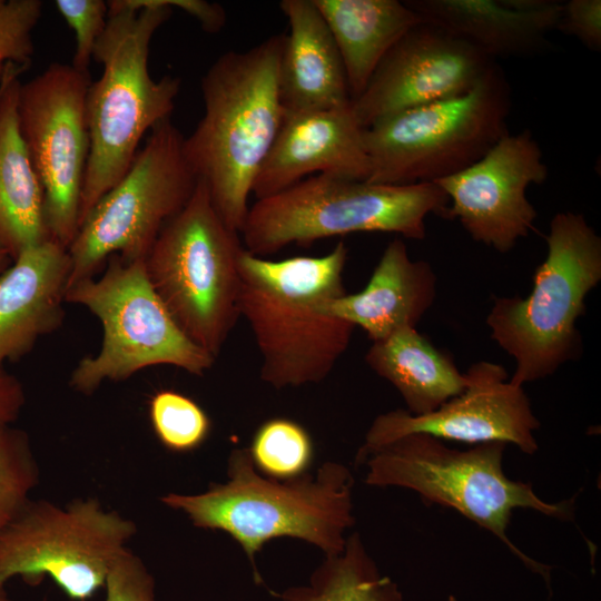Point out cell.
I'll return each mask as SVG.
<instances>
[{
	"mask_svg": "<svg viewBox=\"0 0 601 601\" xmlns=\"http://www.w3.org/2000/svg\"><path fill=\"white\" fill-rule=\"evenodd\" d=\"M348 248L323 256L270 260L245 248L239 256V316L252 329L264 383L280 390L328 377L349 346L354 326L321 309L346 294Z\"/></svg>",
	"mask_w": 601,
	"mask_h": 601,
	"instance_id": "obj_1",
	"label": "cell"
},
{
	"mask_svg": "<svg viewBox=\"0 0 601 601\" xmlns=\"http://www.w3.org/2000/svg\"><path fill=\"white\" fill-rule=\"evenodd\" d=\"M353 485L351 470L339 462L326 461L314 474L282 480L260 473L249 449H234L226 482L210 483L203 493H168L160 500L184 512L195 526L229 534L262 584L256 556L272 539H298L325 556L343 551L346 532L355 523Z\"/></svg>",
	"mask_w": 601,
	"mask_h": 601,
	"instance_id": "obj_2",
	"label": "cell"
},
{
	"mask_svg": "<svg viewBox=\"0 0 601 601\" xmlns=\"http://www.w3.org/2000/svg\"><path fill=\"white\" fill-rule=\"evenodd\" d=\"M285 33L218 57L201 79L205 112L185 138L186 157L211 201L240 233L254 180L279 131V60Z\"/></svg>",
	"mask_w": 601,
	"mask_h": 601,
	"instance_id": "obj_3",
	"label": "cell"
},
{
	"mask_svg": "<svg viewBox=\"0 0 601 601\" xmlns=\"http://www.w3.org/2000/svg\"><path fill=\"white\" fill-rule=\"evenodd\" d=\"M107 3V26L92 56L102 66V73L87 92L90 152L79 226L129 169L145 135L170 119L180 89L178 77L165 75L155 80L148 67L151 39L173 8L166 0Z\"/></svg>",
	"mask_w": 601,
	"mask_h": 601,
	"instance_id": "obj_4",
	"label": "cell"
},
{
	"mask_svg": "<svg viewBox=\"0 0 601 601\" xmlns=\"http://www.w3.org/2000/svg\"><path fill=\"white\" fill-rule=\"evenodd\" d=\"M548 254L522 298L496 297L486 317L491 338L515 361L510 378L523 386L552 375L581 345L577 321L601 280V238L581 214H555Z\"/></svg>",
	"mask_w": 601,
	"mask_h": 601,
	"instance_id": "obj_5",
	"label": "cell"
},
{
	"mask_svg": "<svg viewBox=\"0 0 601 601\" xmlns=\"http://www.w3.org/2000/svg\"><path fill=\"white\" fill-rule=\"evenodd\" d=\"M506 444L487 442L462 451L425 433L404 435L372 452L363 462L371 486L408 489L427 502L456 510L500 539L549 587L550 568L521 552L506 529L516 509H530L560 520L573 519V500L546 502L530 483L503 471Z\"/></svg>",
	"mask_w": 601,
	"mask_h": 601,
	"instance_id": "obj_6",
	"label": "cell"
},
{
	"mask_svg": "<svg viewBox=\"0 0 601 601\" xmlns=\"http://www.w3.org/2000/svg\"><path fill=\"white\" fill-rule=\"evenodd\" d=\"M447 206L435 183L385 185L314 175L257 199L239 234L244 248L260 257L352 233L423 239L427 215L444 216Z\"/></svg>",
	"mask_w": 601,
	"mask_h": 601,
	"instance_id": "obj_7",
	"label": "cell"
},
{
	"mask_svg": "<svg viewBox=\"0 0 601 601\" xmlns=\"http://www.w3.org/2000/svg\"><path fill=\"white\" fill-rule=\"evenodd\" d=\"M244 246L217 213L198 179L184 206L161 229L145 267L175 322L215 358L239 316L238 262Z\"/></svg>",
	"mask_w": 601,
	"mask_h": 601,
	"instance_id": "obj_8",
	"label": "cell"
},
{
	"mask_svg": "<svg viewBox=\"0 0 601 601\" xmlns=\"http://www.w3.org/2000/svg\"><path fill=\"white\" fill-rule=\"evenodd\" d=\"M510 108L509 82L494 62L467 92L378 120L364 129L366 181L435 183L465 169L509 134Z\"/></svg>",
	"mask_w": 601,
	"mask_h": 601,
	"instance_id": "obj_9",
	"label": "cell"
},
{
	"mask_svg": "<svg viewBox=\"0 0 601 601\" xmlns=\"http://www.w3.org/2000/svg\"><path fill=\"white\" fill-rule=\"evenodd\" d=\"M66 303L86 307L102 328L100 349L81 358L70 375L69 384L79 393L90 395L105 381L121 382L156 365L203 376L216 361L175 322L142 259L110 256L99 278H85L68 287Z\"/></svg>",
	"mask_w": 601,
	"mask_h": 601,
	"instance_id": "obj_10",
	"label": "cell"
},
{
	"mask_svg": "<svg viewBox=\"0 0 601 601\" xmlns=\"http://www.w3.org/2000/svg\"><path fill=\"white\" fill-rule=\"evenodd\" d=\"M185 137L167 119L149 132L122 178L82 219L68 248L69 285L95 277L108 258L145 260L164 226L191 197L198 178Z\"/></svg>",
	"mask_w": 601,
	"mask_h": 601,
	"instance_id": "obj_11",
	"label": "cell"
},
{
	"mask_svg": "<svg viewBox=\"0 0 601 601\" xmlns=\"http://www.w3.org/2000/svg\"><path fill=\"white\" fill-rule=\"evenodd\" d=\"M136 532L131 520L92 497L65 506L30 500L0 531V585L16 575L28 583L48 575L72 601H88Z\"/></svg>",
	"mask_w": 601,
	"mask_h": 601,
	"instance_id": "obj_12",
	"label": "cell"
},
{
	"mask_svg": "<svg viewBox=\"0 0 601 601\" xmlns=\"http://www.w3.org/2000/svg\"><path fill=\"white\" fill-rule=\"evenodd\" d=\"M88 71L55 62L20 83L18 121L45 191L49 238L69 248L79 229L81 191L90 152Z\"/></svg>",
	"mask_w": 601,
	"mask_h": 601,
	"instance_id": "obj_13",
	"label": "cell"
},
{
	"mask_svg": "<svg viewBox=\"0 0 601 601\" xmlns=\"http://www.w3.org/2000/svg\"><path fill=\"white\" fill-rule=\"evenodd\" d=\"M465 375L464 391L433 412L414 415L397 408L376 416L357 451L356 464H363L372 452L411 433L475 445L511 443L525 454H534L538 450L534 432L540 422L523 386L508 381L502 365L487 361L474 363Z\"/></svg>",
	"mask_w": 601,
	"mask_h": 601,
	"instance_id": "obj_14",
	"label": "cell"
},
{
	"mask_svg": "<svg viewBox=\"0 0 601 601\" xmlns=\"http://www.w3.org/2000/svg\"><path fill=\"white\" fill-rule=\"evenodd\" d=\"M548 175L532 132H509L479 160L435 181L449 198L443 217L457 219L473 240L506 253L533 229L538 213L526 190Z\"/></svg>",
	"mask_w": 601,
	"mask_h": 601,
	"instance_id": "obj_15",
	"label": "cell"
},
{
	"mask_svg": "<svg viewBox=\"0 0 601 601\" xmlns=\"http://www.w3.org/2000/svg\"><path fill=\"white\" fill-rule=\"evenodd\" d=\"M494 62L470 43L421 22L393 46L352 100L354 116L365 129L394 114L463 95Z\"/></svg>",
	"mask_w": 601,
	"mask_h": 601,
	"instance_id": "obj_16",
	"label": "cell"
},
{
	"mask_svg": "<svg viewBox=\"0 0 601 601\" xmlns=\"http://www.w3.org/2000/svg\"><path fill=\"white\" fill-rule=\"evenodd\" d=\"M328 175L367 180L370 158L364 128L351 104L337 108L284 114L276 139L253 184L257 199L306 178Z\"/></svg>",
	"mask_w": 601,
	"mask_h": 601,
	"instance_id": "obj_17",
	"label": "cell"
},
{
	"mask_svg": "<svg viewBox=\"0 0 601 601\" xmlns=\"http://www.w3.org/2000/svg\"><path fill=\"white\" fill-rule=\"evenodd\" d=\"M70 273L68 249L48 239L0 274V366L21 359L61 327Z\"/></svg>",
	"mask_w": 601,
	"mask_h": 601,
	"instance_id": "obj_18",
	"label": "cell"
},
{
	"mask_svg": "<svg viewBox=\"0 0 601 601\" xmlns=\"http://www.w3.org/2000/svg\"><path fill=\"white\" fill-rule=\"evenodd\" d=\"M421 21L470 43L490 59L544 48L562 3L545 0H410Z\"/></svg>",
	"mask_w": 601,
	"mask_h": 601,
	"instance_id": "obj_19",
	"label": "cell"
},
{
	"mask_svg": "<svg viewBox=\"0 0 601 601\" xmlns=\"http://www.w3.org/2000/svg\"><path fill=\"white\" fill-rule=\"evenodd\" d=\"M288 21L279 60L284 114L332 109L351 104L343 60L313 0H283Z\"/></svg>",
	"mask_w": 601,
	"mask_h": 601,
	"instance_id": "obj_20",
	"label": "cell"
},
{
	"mask_svg": "<svg viewBox=\"0 0 601 601\" xmlns=\"http://www.w3.org/2000/svg\"><path fill=\"white\" fill-rule=\"evenodd\" d=\"M436 296V276L425 260H413L403 239L385 247L367 285L324 303L321 309L364 329L372 342L415 327Z\"/></svg>",
	"mask_w": 601,
	"mask_h": 601,
	"instance_id": "obj_21",
	"label": "cell"
},
{
	"mask_svg": "<svg viewBox=\"0 0 601 601\" xmlns=\"http://www.w3.org/2000/svg\"><path fill=\"white\" fill-rule=\"evenodd\" d=\"M26 68L7 62L0 79V249L16 259L49 238L45 191L19 128V75Z\"/></svg>",
	"mask_w": 601,
	"mask_h": 601,
	"instance_id": "obj_22",
	"label": "cell"
},
{
	"mask_svg": "<svg viewBox=\"0 0 601 601\" xmlns=\"http://www.w3.org/2000/svg\"><path fill=\"white\" fill-rule=\"evenodd\" d=\"M341 53L351 100L366 88L393 46L421 18L405 1L313 0Z\"/></svg>",
	"mask_w": 601,
	"mask_h": 601,
	"instance_id": "obj_23",
	"label": "cell"
},
{
	"mask_svg": "<svg viewBox=\"0 0 601 601\" xmlns=\"http://www.w3.org/2000/svg\"><path fill=\"white\" fill-rule=\"evenodd\" d=\"M365 362L390 382L404 400L407 412L422 415L461 394L467 383L453 361L415 327H404L373 342Z\"/></svg>",
	"mask_w": 601,
	"mask_h": 601,
	"instance_id": "obj_24",
	"label": "cell"
},
{
	"mask_svg": "<svg viewBox=\"0 0 601 601\" xmlns=\"http://www.w3.org/2000/svg\"><path fill=\"white\" fill-rule=\"evenodd\" d=\"M268 592L278 601H404L398 585L380 571L357 532L347 536L341 553L325 556L307 583Z\"/></svg>",
	"mask_w": 601,
	"mask_h": 601,
	"instance_id": "obj_25",
	"label": "cell"
},
{
	"mask_svg": "<svg viewBox=\"0 0 601 601\" xmlns=\"http://www.w3.org/2000/svg\"><path fill=\"white\" fill-rule=\"evenodd\" d=\"M248 449L260 473L282 480L305 473L313 457L309 434L302 425L287 418L263 423Z\"/></svg>",
	"mask_w": 601,
	"mask_h": 601,
	"instance_id": "obj_26",
	"label": "cell"
},
{
	"mask_svg": "<svg viewBox=\"0 0 601 601\" xmlns=\"http://www.w3.org/2000/svg\"><path fill=\"white\" fill-rule=\"evenodd\" d=\"M40 482V469L29 435L0 422V531L30 501V492Z\"/></svg>",
	"mask_w": 601,
	"mask_h": 601,
	"instance_id": "obj_27",
	"label": "cell"
},
{
	"mask_svg": "<svg viewBox=\"0 0 601 601\" xmlns=\"http://www.w3.org/2000/svg\"><path fill=\"white\" fill-rule=\"evenodd\" d=\"M152 428L160 443L173 452H190L210 432V420L190 397L171 390L155 393L149 403Z\"/></svg>",
	"mask_w": 601,
	"mask_h": 601,
	"instance_id": "obj_28",
	"label": "cell"
},
{
	"mask_svg": "<svg viewBox=\"0 0 601 601\" xmlns=\"http://www.w3.org/2000/svg\"><path fill=\"white\" fill-rule=\"evenodd\" d=\"M41 0H0V60L28 68L32 33L42 16Z\"/></svg>",
	"mask_w": 601,
	"mask_h": 601,
	"instance_id": "obj_29",
	"label": "cell"
},
{
	"mask_svg": "<svg viewBox=\"0 0 601 601\" xmlns=\"http://www.w3.org/2000/svg\"><path fill=\"white\" fill-rule=\"evenodd\" d=\"M55 6L75 33L71 65L88 71L96 45L107 26L108 3L102 0H56Z\"/></svg>",
	"mask_w": 601,
	"mask_h": 601,
	"instance_id": "obj_30",
	"label": "cell"
},
{
	"mask_svg": "<svg viewBox=\"0 0 601 601\" xmlns=\"http://www.w3.org/2000/svg\"><path fill=\"white\" fill-rule=\"evenodd\" d=\"M105 601H156V584L144 562L126 549L111 564Z\"/></svg>",
	"mask_w": 601,
	"mask_h": 601,
	"instance_id": "obj_31",
	"label": "cell"
},
{
	"mask_svg": "<svg viewBox=\"0 0 601 601\" xmlns=\"http://www.w3.org/2000/svg\"><path fill=\"white\" fill-rule=\"evenodd\" d=\"M555 30L575 37L588 49H601V1L570 0L562 3Z\"/></svg>",
	"mask_w": 601,
	"mask_h": 601,
	"instance_id": "obj_32",
	"label": "cell"
},
{
	"mask_svg": "<svg viewBox=\"0 0 601 601\" xmlns=\"http://www.w3.org/2000/svg\"><path fill=\"white\" fill-rule=\"evenodd\" d=\"M26 403L21 382L0 366V422L12 424Z\"/></svg>",
	"mask_w": 601,
	"mask_h": 601,
	"instance_id": "obj_33",
	"label": "cell"
},
{
	"mask_svg": "<svg viewBox=\"0 0 601 601\" xmlns=\"http://www.w3.org/2000/svg\"><path fill=\"white\" fill-rule=\"evenodd\" d=\"M173 8H178L194 17L201 28L210 33L218 32L226 22V13L221 6L205 0H166Z\"/></svg>",
	"mask_w": 601,
	"mask_h": 601,
	"instance_id": "obj_34",
	"label": "cell"
},
{
	"mask_svg": "<svg viewBox=\"0 0 601 601\" xmlns=\"http://www.w3.org/2000/svg\"><path fill=\"white\" fill-rule=\"evenodd\" d=\"M12 263V258L9 254L0 249V274L6 270Z\"/></svg>",
	"mask_w": 601,
	"mask_h": 601,
	"instance_id": "obj_35",
	"label": "cell"
},
{
	"mask_svg": "<svg viewBox=\"0 0 601 601\" xmlns=\"http://www.w3.org/2000/svg\"><path fill=\"white\" fill-rule=\"evenodd\" d=\"M0 601H11L6 591V585H0Z\"/></svg>",
	"mask_w": 601,
	"mask_h": 601,
	"instance_id": "obj_36",
	"label": "cell"
},
{
	"mask_svg": "<svg viewBox=\"0 0 601 601\" xmlns=\"http://www.w3.org/2000/svg\"><path fill=\"white\" fill-rule=\"evenodd\" d=\"M4 67H6V62H3V61L0 60V79H1V77H2V75H3Z\"/></svg>",
	"mask_w": 601,
	"mask_h": 601,
	"instance_id": "obj_37",
	"label": "cell"
}]
</instances>
